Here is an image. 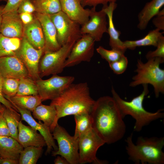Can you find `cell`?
Here are the masks:
<instances>
[{"instance_id":"cell-1","label":"cell","mask_w":164,"mask_h":164,"mask_svg":"<svg viewBox=\"0 0 164 164\" xmlns=\"http://www.w3.org/2000/svg\"><path fill=\"white\" fill-rule=\"evenodd\" d=\"M91 115L93 128L105 143H115L124 136L126 126L112 97H101L95 101Z\"/></svg>"},{"instance_id":"cell-2","label":"cell","mask_w":164,"mask_h":164,"mask_svg":"<svg viewBox=\"0 0 164 164\" xmlns=\"http://www.w3.org/2000/svg\"><path fill=\"white\" fill-rule=\"evenodd\" d=\"M95 101L91 97L86 82L72 84L59 96L51 100L50 104L55 108L56 125L59 119L83 112L91 113Z\"/></svg>"},{"instance_id":"cell-3","label":"cell","mask_w":164,"mask_h":164,"mask_svg":"<svg viewBox=\"0 0 164 164\" xmlns=\"http://www.w3.org/2000/svg\"><path fill=\"white\" fill-rule=\"evenodd\" d=\"M133 133L125 139L126 152L128 159L135 164H163L164 137L150 138L140 136L136 144L132 141Z\"/></svg>"},{"instance_id":"cell-4","label":"cell","mask_w":164,"mask_h":164,"mask_svg":"<svg viewBox=\"0 0 164 164\" xmlns=\"http://www.w3.org/2000/svg\"><path fill=\"white\" fill-rule=\"evenodd\" d=\"M142 85L143 90L142 93L130 101L121 98L113 87L111 90L112 97L117 104L123 118L126 115H130L135 119L134 131L136 132H140L144 127L148 125L152 121L162 118L164 116L163 109L151 112L144 108L143 103L149 90L148 84Z\"/></svg>"},{"instance_id":"cell-5","label":"cell","mask_w":164,"mask_h":164,"mask_svg":"<svg viewBox=\"0 0 164 164\" xmlns=\"http://www.w3.org/2000/svg\"><path fill=\"white\" fill-rule=\"evenodd\" d=\"M164 62V59L160 57L148 59L145 63L138 60L135 70L137 73L132 78L129 86L135 87L150 84L154 88L155 97H158L160 93H164V70L159 67Z\"/></svg>"},{"instance_id":"cell-6","label":"cell","mask_w":164,"mask_h":164,"mask_svg":"<svg viewBox=\"0 0 164 164\" xmlns=\"http://www.w3.org/2000/svg\"><path fill=\"white\" fill-rule=\"evenodd\" d=\"M77 40H70L57 50L43 53L39 65V75L41 78L50 75L57 74L63 71L65 68V63Z\"/></svg>"},{"instance_id":"cell-7","label":"cell","mask_w":164,"mask_h":164,"mask_svg":"<svg viewBox=\"0 0 164 164\" xmlns=\"http://www.w3.org/2000/svg\"><path fill=\"white\" fill-rule=\"evenodd\" d=\"M52 132L54 139L57 142L58 149L57 150L52 152V155H60L69 164H79V138L71 136L58 124Z\"/></svg>"},{"instance_id":"cell-8","label":"cell","mask_w":164,"mask_h":164,"mask_svg":"<svg viewBox=\"0 0 164 164\" xmlns=\"http://www.w3.org/2000/svg\"><path fill=\"white\" fill-rule=\"evenodd\" d=\"M105 143L93 128L81 136L78 142L79 164L107 163V161L100 160L96 157L98 149Z\"/></svg>"},{"instance_id":"cell-9","label":"cell","mask_w":164,"mask_h":164,"mask_svg":"<svg viewBox=\"0 0 164 164\" xmlns=\"http://www.w3.org/2000/svg\"><path fill=\"white\" fill-rule=\"evenodd\" d=\"M71 76H60L53 75L46 80H36L38 95L42 101L52 100L59 96L74 80Z\"/></svg>"},{"instance_id":"cell-10","label":"cell","mask_w":164,"mask_h":164,"mask_svg":"<svg viewBox=\"0 0 164 164\" xmlns=\"http://www.w3.org/2000/svg\"><path fill=\"white\" fill-rule=\"evenodd\" d=\"M50 15L56 29L57 40L61 46L70 40H77L81 37L80 25L62 11Z\"/></svg>"},{"instance_id":"cell-11","label":"cell","mask_w":164,"mask_h":164,"mask_svg":"<svg viewBox=\"0 0 164 164\" xmlns=\"http://www.w3.org/2000/svg\"><path fill=\"white\" fill-rule=\"evenodd\" d=\"M43 53V49H37L24 37L22 38L21 46L16 56L23 63L29 77L35 81L41 79L39 75V65Z\"/></svg>"},{"instance_id":"cell-12","label":"cell","mask_w":164,"mask_h":164,"mask_svg":"<svg viewBox=\"0 0 164 164\" xmlns=\"http://www.w3.org/2000/svg\"><path fill=\"white\" fill-rule=\"evenodd\" d=\"M95 41L89 35H82L74 45L64 64V68L73 67L82 62H90L93 56Z\"/></svg>"},{"instance_id":"cell-13","label":"cell","mask_w":164,"mask_h":164,"mask_svg":"<svg viewBox=\"0 0 164 164\" xmlns=\"http://www.w3.org/2000/svg\"><path fill=\"white\" fill-rule=\"evenodd\" d=\"M107 16L104 9L97 11L96 7L90 9L88 20L81 25L80 32L82 35H90L95 41H100L104 34L108 33Z\"/></svg>"},{"instance_id":"cell-14","label":"cell","mask_w":164,"mask_h":164,"mask_svg":"<svg viewBox=\"0 0 164 164\" xmlns=\"http://www.w3.org/2000/svg\"><path fill=\"white\" fill-rule=\"evenodd\" d=\"M29 77L20 59L16 55L0 58V77L20 79Z\"/></svg>"},{"instance_id":"cell-15","label":"cell","mask_w":164,"mask_h":164,"mask_svg":"<svg viewBox=\"0 0 164 164\" xmlns=\"http://www.w3.org/2000/svg\"><path fill=\"white\" fill-rule=\"evenodd\" d=\"M14 106L20 113L21 116V120L25 121L30 126L39 131L43 137L47 147L46 154L47 155L50 153L53 149L54 151L57 150L58 147L55 144L49 127L40 121H39L38 122H37L32 117L31 111L16 106Z\"/></svg>"},{"instance_id":"cell-16","label":"cell","mask_w":164,"mask_h":164,"mask_svg":"<svg viewBox=\"0 0 164 164\" xmlns=\"http://www.w3.org/2000/svg\"><path fill=\"white\" fill-rule=\"evenodd\" d=\"M0 33L11 38L22 39L23 36V25L17 10L3 14Z\"/></svg>"},{"instance_id":"cell-17","label":"cell","mask_w":164,"mask_h":164,"mask_svg":"<svg viewBox=\"0 0 164 164\" xmlns=\"http://www.w3.org/2000/svg\"><path fill=\"white\" fill-rule=\"evenodd\" d=\"M36 17L41 25L44 36V53L58 50L61 46L58 42L56 29L50 15L37 12Z\"/></svg>"},{"instance_id":"cell-18","label":"cell","mask_w":164,"mask_h":164,"mask_svg":"<svg viewBox=\"0 0 164 164\" xmlns=\"http://www.w3.org/2000/svg\"><path fill=\"white\" fill-rule=\"evenodd\" d=\"M61 11L70 19L82 25L89 20L90 9H85L80 0H60Z\"/></svg>"},{"instance_id":"cell-19","label":"cell","mask_w":164,"mask_h":164,"mask_svg":"<svg viewBox=\"0 0 164 164\" xmlns=\"http://www.w3.org/2000/svg\"><path fill=\"white\" fill-rule=\"evenodd\" d=\"M18 141L23 148L29 146L43 147L46 145L42 135L31 126L23 124L21 120L18 126Z\"/></svg>"},{"instance_id":"cell-20","label":"cell","mask_w":164,"mask_h":164,"mask_svg":"<svg viewBox=\"0 0 164 164\" xmlns=\"http://www.w3.org/2000/svg\"><path fill=\"white\" fill-rule=\"evenodd\" d=\"M117 6L116 2H112L108 5H103L102 8L105 12L108 20V33L109 36V45L111 49L124 53L127 49L125 47L123 42L120 39L121 32L115 29L113 21V12Z\"/></svg>"},{"instance_id":"cell-21","label":"cell","mask_w":164,"mask_h":164,"mask_svg":"<svg viewBox=\"0 0 164 164\" xmlns=\"http://www.w3.org/2000/svg\"><path fill=\"white\" fill-rule=\"evenodd\" d=\"M23 25V36L36 49L44 50L45 38L38 20L36 17L30 23Z\"/></svg>"},{"instance_id":"cell-22","label":"cell","mask_w":164,"mask_h":164,"mask_svg":"<svg viewBox=\"0 0 164 164\" xmlns=\"http://www.w3.org/2000/svg\"><path fill=\"white\" fill-rule=\"evenodd\" d=\"M23 147L11 136H0V155L3 158L19 160Z\"/></svg>"},{"instance_id":"cell-23","label":"cell","mask_w":164,"mask_h":164,"mask_svg":"<svg viewBox=\"0 0 164 164\" xmlns=\"http://www.w3.org/2000/svg\"><path fill=\"white\" fill-rule=\"evenodd\" d=\"M164 5V0H152L146 3L138 15V29H145L150 20L158 13Z\"/></svg>"},{"instance_id":"cell-24","label":"cell","mask_w":164,"mask_h":164,"mask_svg":"<svg viewBox=\"0 0 164 164\" xmlns=\"http://www.w3.org/2000/svg\"><path fill=\"white\" fill-rule=\"evenodd\" d=\"M32 115L35 119L42 121L50 128L52 132L56 126L57 112L55 107L43 105L42 103L37 106L32 111Z\"/></svg>"},{"instance_id":"cell-25","label":"cell","mask_w":164,"mask_h":164,"mask_svg":"<svg viewBox=\"0 0 164 164\" xmlns=\"http://www.w3.org/2000/svg\"><path fill=\"white\" fill-rule=\"evenodd\" d=\"M157 29L150 31L143 38L135 40H126L123 42L125 47L127 49L132 50L136 47L152 46L156 47L160 37L162 35Z\"/></svg>"},{"instance_id":"cell-26","label":"cell","mask_w":164,"mask_h":164,"mask_svg":"<svg viewBox=\"0 0 164 164\" xmlns=\"http://www.w3.org/2000/svg\"><path fill=\"white\" fill-rule=\"evenodd\" d=\"M13 105L32 112L34 109L41 104L42 99L39 95L21 96L15 95L9 97L4 96Z\"/></svg>"},{"instance_id":"cell-27","label":"cell","mask_w":164,"mask_h":164,"mask_svg":"<svg viewBox=\"0 0 164 164\" xmlns=\"http://www.w3.org/2000/svg\"><path fill=\"white\" fill-rule=\"evenodd\" d=\"M0 111L2 113L8 125L10 136L18 141V126L21 120V114L11 110L0 103Z\"/></svg>"},{"instance_id":"cell-28","label":"cell","mask_w":164,"mask_h":164,"mask_svg":"<svg viewBox=\"0 0 164 164\" xmlns=\"http://www.w3.org/2000/svg\"><path fill=\"white\" fill-rule=\"evenodd\" d=\"M21 39L11 38L0 33V58L16 55L21 46Z\"/></svg>"},{"instance_id":"cell-29","label":"cell","mask_w":164,"mask_h":164,"mask_svg":"<svg viewBox=\"0 0 164 164\" xmlns=\"http://www.w3.org/2000/svg\"><path fill=\"white\" fill-rule=\"evenodd\" d=\"M36 11L41 14L51 15L61 11L60 0H31Z\"/></svg>"},{"instance_id":"cell-30","label":"cell","mask_w":164,"mask_h":164,"mask_svg":"<svg viewBox=\"0 0 164 164\" xmlns=\"http://www.w3.org/2000/svg\"><path fill=\"white\" fill-rule=\"evenodd\" d=\"M76 127L74 136L79 138L93 128L91 113L83 112L74 115Z\"/></svg>"},{"instance_id":"cell-31","label":"cell","mask_w":164,"mask_h":164,"mask_svg":"<svg viewBox=\"0 0 164 164\" xmlns=\"http://www.w3.org/2000/svg\"><path fill=\"white\" fill-rule=\"evenodd\" d=\"M43 147L29 146L23 148L19 160V164H36L42 152Z\"/></svg>"},{"instance_id":"cell-32","label":"cell","mask_w":164,"mask_h":164,"mask_svg":"<svg viewBox=\"0 0 164 164\" xmlns=\"http://www.w3.org/2000/svg\"><path fill=\"white\" fill-rule=\"evenodd\" d=\"M38 95V87L36 81L29 77L19 79L18 90L16 95L25 96Z\"/></svg>"},{"instance_id":"cell-33","label":"cell","mask_w":164,"mask_h":164,"mask_svg":"<svg viewBox=\"0 0 164 164\" xmlns=\"http://www.w3.org/2000/svg\"><path fill=\"white\" fill-rule=\"evenodd\" d=\"M19 79L2 78V92L3 96L9 97L16 95L18 91Z\"/></svg>"},{"instance_id":"cell-34","label":"cell","mask_w":164,"mask_h":164,"mask_svg":"<svg viewBox=\"0 0 164 164\" xmlns=\"http://www.w3.org/2000/svg\"><path fill=\"white\" fill-rule=\"evenodd\" d=\"M97 52L102 58L105 60L108 63L117 61L120 59L124 53L114 49L108 50L102 46H99L97 49Z\"/></svg>"},{"instance_id":"cell-35","label":"cell","mask_w":164,"mask_h":164,"mask_svg":"<svg viewBox=\"0 0 164 164\" xmlns=\"http://www.w3.org/2000/svg\"><path fill=\"white\" fill-rule=\"evenodd\" d=\"M128 64V60L124 55L120 59L109 63V66L113 72L117 74H122L126 70Z\"/></svg>"},{"instance_id":"cell-36","label":"cell","mask_w":164,"mask_h":164,"mask_svg":"<svg viewBox=\"0 0 164 164\" xmlns=\"http://www.w3.org/2000/svg\"><path fill=\"white\" fill-rule=\"evenodd\" d=\"M156 49L153 51H149L145 55L148 60L156 57L164 59V37L162 35L160 38Z\"/></svg>"},{"instance_id":"cell-37","label":"cell","mask_w":164,"mask_h":164,"mask_svg":"<svg viewBox=\"0 0 164 164\" xmlns=\"http://www.w3.org/2000/svg\"><path fill=\"white\" fill-rule=\"evenodd\" d=\"M18 13H32L36 11L35 6L31 0H23L17 9Z\"/></svg>"},{"instance_id":"cell-38","label":"cell","mask_w":164,"mask_h":164,"mask_svg":"<svg viewBox=\"0 0 164 164\" xmlns=\"http://www.w3.org/2000/svg\"><path fill=\"white\" fill-rule=\"evenodd\" d=\"M118 0H80L82 6L84 7L87 6L96 7L98 5H107L112 2H116Z\"/></svg>"},{"instance_id":"cell-39","label":"cell","mask_w":164,"mask_h":164,"mask_svg":"<svg viewBox=\"0 0 164 164\" xmlns=\"http://www.w3.org/2000/svg\"><path fill=\"white\" fill-rule=\"evenodd\" d=\"M153 24L157 29L164 30V9L160 10L152 20Z\"/></svg>"},{"instance_id":"cell-40","label":"cell","mask_w":164,"mask_h":164,"mask_svg":"<svg viewBox=\"0 0 164 164\" xmlns=\"http://www.w3.org/2000/svg\"><path fill=\"white\" fill-rule=\"evenodd\" d=\"M23 0H7L3 9V13L9 11L17 10L19 5Z\"/></svg>"},{"instance_id":"cell-41","label":"cell","mask_w":164,"mask_h":164,"mask_svg":"<svg viewBox=\"0 0 164 164\" xmlns=\"http://www.w3.org/2000/svg\"><path fill=\"white\" fill-rule=\"evenodd\" d=\"M0 136H10L8 125L1 111H0Z\"/></svg>"},{"instance_id":"cell-42","label":"cell","mask_w":164,"mask_h":164,"mask_svg":"<svg viewBox=\"0 0 164 164\" xmlns=\"http://www.w3.org/2000/svg\"><path fill=\"white\" fill-rule=\"evenodd\" d=\"M2 78L0 77V103L7 108L12 110L18 111L17 109L12 104L9 100L5 98L3 96L2 90Z\"/></svg>"},{"instance_id":"cell-43","label":"cell","mask_w":164,"mask_h":164,"mask_svg":"<svg viewBox=\"0 0 164 164\" xmlns=\"http://www.w3.org/2000/svg\"><path fill=\"white\" fill-rule=\"evenodd\" d=\"M19 14L20 18L24 25L30 23L34 18L32 13H22Z\"/></svg>"},{"instance_id":"cell-44","label":"cell","mask_w":164,"mask_h":164,"mask_svg":"<svg viewBox=\"0 0 164 164\" xmlns=\"http://www.w3.org/2000/svg\"><path fill=\"white\" fill-rule=\"evenodd\" d=\"M19 160L9 158H2L0 164H18Z\"/></svg>"},{"instance_id":"cell-45","label":"cell","mask_w":164,"mask_h":164,"mask_svg":"<svg viewBox=\"0 0 164 164\" xmlns=\"http://www.w3.org/2000/svg\"><path fill=\"white\" fill-rule=\"evenodd\" d=\"M55 164H68V161L62 156H58L54 160Z\"/></svg>"},{"instance_id":"cell-46","label":"cell","mask_w":164,"mask_h":164,"mask_svg":"<svg viewBox=\"0 0 164 164\" xmlns=\"http://www.w3.org/2000/svg\"><path fill=\"white\" fill-rule=\"evenodd\" d=\"M4 6H0V33L1 22L2 19V16L3 14V9Z\"/></svg>"},{"instance_id":"cell-47","label":"cell","mask_w":164,"mask_h":164,"mask_svg":"<svg viewBox=\"0 0 164 164\" xmlns=\"http://www.w3.org/2000/svg\"><path fill=\"white\" fill-rule=\"evenodd\" d=\"M2 157L0 155V164L1 163V159H2Z\"/></svg>"},{"instance_id":"cell-48","label":"cell","mask_w":164,"mask_h":164,"mask_svg":"<svg viewBox=\"0 0 164 164\" xmlns=\"http://www.w3.org/2000/svg\"><path fill=\"white\" fill-rule=\"evenodd\" d=\"M1 0H4V1H7V0H0V1H1Z\"/></svg>"}]
</instances>
